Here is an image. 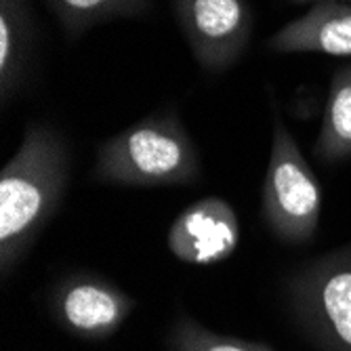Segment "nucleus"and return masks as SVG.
<instances>
[{
	"label": "nucleus",
	"instance_id": "obj_1",
	"mask_svg": "<svg viewBox=\"0 0 351 351\" xmlns=\"http://www.w3.org/2000/svg\"><path fill=\"white\" fill-rule=\"evenodd\" d=\"M70 181V152L49 124H27L0 173V271L7 278L57 213Z\"/></svg>",
	"mask_w": 351,
	"mask_h": 351
},
{
	"label": "nucleus",
	"instance_id": "obj_2",
	"mask_svg": "<svg viewBox=\"0 0 351 351\" xmlns=\"http://www.w3.org/2000/svg\"><path fill=\"white\" fill-rule=\"evenodd\" d=\"M200 156L171 108L154 112L101 143L93 179L116 185H191Z\"/></svg>",
	"mask_w": 351,
	"mask_h": 351
},
{
	"label": "nucleus",
	"instance_id": "obj_3",
	"mask_svg": "<svg viewBox=\"0 0 351 351\" xmlns=\"http://www.w3.org/2000/svg\"><path fill=\"white\" fill-rule=\"evenodd\" d=\"M322 187L274 104V135L263 179V219L286 244H307L320 226Z\"/></svg>",
	"mask_w": 351,
	"mask_h": 351
},
{
	"label": "nucleus",
	"instance_id": "obj_4",
	"mask_svg": "<svg viewBox=\"0 0 351 351\" xmlns=\"http://www.w3.org/2000/svg\"><path fill=\"white\" fill-rule=\"evenodd\" d=\"M289 303L320 351H351V244L322 254L289 280Z\"/></svg>",
	"mask_w": 351,
	"mask_h": 351
},
{
	"label": "nucleus",
	"instance_id": "obj_5",
	"mask_svg": "<svg viewBox=\"0 0 351 351\" xmlns=\"http://www.w3.org/2000/svg\"><path fill=\"white\" fill-rule=\"evenodd\" d=\"M175 19L206 74H223L242 59L252 36L248 0H173Z\"/></svg>",
	"mask_w": 351,
	"mask_h": 351
},
{
	"label": "nucleus",
	"instance_id": "obj_6",
	"mask_svg": "<svg viewBox=\"0 0 351 351\" xmlns=\"http://www.w3.org/2000/svg\"><path fill=\"white\" fill-rule=\"evenodd\" d=\"M135 307V299L101 276H68L53 291L57 322L82 339L95 341L114 335Z\"/></svg>",
	"mask_w": 351,
	"mask_h": 351
},
{
	"label": "nucleus",
	"instance_id": "obj_7",
	"mask_svg": "<svg viewBox=\"0 0 351 351\" xmlns=\"http://www.w3.org/2000/svg\"><path fill=\"white\" fill-rule=\"evenodd\" d=\"M240 242V223L230 202L208 196L183 208L167 234L169 250L183 263L228 261Z\"/></svg>",
	"mask_w": 351,
	"mask_h": 351
},
{
	"label": "nucleus",
	"instance_id": "obj_8",
	"mask_svg": "<svg viewBox=\"0 0 351 351\" xmlns=\"http://www.w3.org/2000/svg\"><path fill=\"white\" fill-rule=\"evenodd\" d=\"M276 53H317L351 57V5L317 3L282 25L267 40Z\"/></svg>",
	"mask_w": 351,
	"mask_h": 351
},
{
	"label": "nucleus",
	"instance_id": "obj_9",
	"mask_svg": "<svg viewBox=\"0 0 351 351\" xmlns=\"http://www.w3.org/2000/svg\"><path fill=\"white\" fill-rule=\"evenodd\" d=\"M32 49L34 19L29 0H0V99L7 106L23 88Z\"/></svg>",
	"mask_w": 351,
	"mask_h": 351
},
{
	"label": "nucleus",
	"instance_id": "obj_10",
	"mask_svg": "<svg viewBox=\"0 0 351 351\" xmlns=\"http://www.w3.org/2000/svg\"><path fill=\"white\" fill-rule=\"evenodd\" d=\"M313 158L330 167L351 158V63L339 68L328 86L322 129L313 145Z\"/></svg>",
	"mask_w": 351,
	"mask_h": 351
},
{
	"label": "nucleus",
	"instance_id": "obj_11",
	"mask_svg": "<svg viewBox=\"0 0 351 351\" xmlns=\"http://www.w3.org/2000/svg\"><path fill=\"white\" fill-rule=\"evenodd\" d=\"M51 11L66 32L76 40L95 25L120 17H143L152 11V0H47Z\"/></svg>",
	"mask_w": 351,
	"mask_h": 351
},
{
	"label": "nucleus",
	"instance_id": "obj_12",
	"mask_svg": "<svg viewBox=\"0 0 351 351\" xmlns=\"http://www.w3.org/2000/svg\"><path fill=\"white\" fill-rule=\"evenodd\" d=\"M171 351H274L265 343L242 341L236 337H223L210 332L202 324H198L194 317L181 313L177 322L173 324L169 337Z\"/></svg>",
	"mask_w": 351,
	"mask_h": 351
},
{
	"label": "nucleus",
	"instance_id": "obj_13",
	"mask_svg": "<svg viewBox=\"0 0 351 351\" xmlns=\"http://www.w3.org/2000/svg\"><path fill=\"white\" fill-rule=\"evenodd\" d=\"M295 5H317V3H347L351 5V0H291Z\"/></svg>",
	"mask_w": 351,
	"mask_h": 351
}]
</instances>
